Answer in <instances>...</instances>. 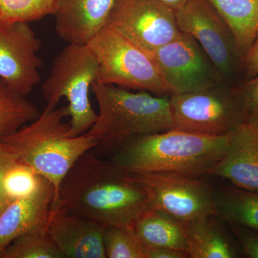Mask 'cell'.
I'll return each instance as SVG.
<instances>
[{
	"mask_svg": "<svg viewBox=\"0 0 258 258\" xmlns=\"http://www.w3.org/2000/svg\"><path fill=\"white\" fill-rule=\"evenodd\" d=\"M180 31L196 40L222 79H230L242 59L232 32L208 0H187L175 12Z\"/></svg>",
	"mask_w": 258,
	"mask_h": 258,
	"instance_id": "obj_11",
	"label": "cell"
},
{
	"mask_svg": "<svg viewBox=\"0 0 258 258\" xmlns=\"http://www.w3.org/2000/svg\"><path fill=\"white\" fill-rule=\"evenodd\" d=\"M246 77L252 79L258 75V35L250 48L242 58Z\"/></svg>",
	"mask_w": 258,
	"mask_h": 258,
	"instance_id": "obj_28",
	"label": "cell"
},
{
	"mask_svg": "<svg viewBox=\"0 0 258 258\" xmlns=\"http://www.w3.org/2000/svg\"><path fill=\"white\" fill-rule=\"evenodd\" d=\"M1 138L2 137H0V212L8 205L2 191V179H3V174L10 164L18 160L17 156L2 141Z\"/></svg>",
	"mask_w": 258,
	"mask_h": 258,
	"instance_id": "obj_27",
	"label": "cell"
},
{
	"mask_svg": "<svg viewBox=\"0 0 258 258\" xmlns=\"http://www.w3.org/2000/svg\"><path fill=\"white\" fill-rule=\"evenodd\" d=\"M171 95L205 91L223 81L200 44L194 37L180 32L174 40L152 52Z\"/></svg>",
	"mask_w": 258,
	"mask_h": 258,
	"instance_id": "obj_9",
	"label": "cell"
},
{
	"mask_svg": "<svg viewBox=\"0 0 258 258\" xmlns=\"http://www.w3.org/2000/svg\"><path fill=\"white\" fill-rule=\"evenodd\" d=\"M115 0H57L55 32L69 44L87 45L106 25Z\"/></svg>",
	"mask_w": 258,
	"mask_h": 258,
	"instance_id": "obj_15",
	"label": "cell"
},
{
	"mask_svg": "<svg viewBox=\"0 0 258 258\" xmlns=\"http://www.w3.org/2000/svg\"><path fill=\"white\" fill-rule=\"evenodd\" d=\"M132 230L146 246L168 247L187 253L184 222L165 212L149 209L137 219Z\"/></svg>",
	"mask_w": 258,
	"mask_h": 258,
	"instance_id": "obj_18",
	"label": "cell"
},
{
	"mask_svg": "<svg viewBox=\"0 0 258 258\" xmlns=\"http://www.w3.org/2000/svg\"><path fill=\"white\" fill-rule=\"evenodd\" d=\"M103 242L106 257L147 258V247L132 229L106 227Z\"/></svg>",
	"mask_w": 258,
	"mask_h": 258,
	"instance_id": "obj_24",
	"label": "cell"
},
{
	"mask_svg": "<svg viewBox=\"0 0 258 258\" xmlns=\"http://www.w3.org/2000/svg\"><path fill=\"white\" fill-rule=\"evenodd\" d=\"M98 69L87 45L69 44L56 56L42 83L46 106L55 108L62 98L69 102L71 137L86 133L96 122L98 113L90 102L89 90L96 81Z\"/></svg>",
	"mask_w": 258,
	"mask_h": 258,
	"instance_id": "obj_6",
	"label": "cell"
},
{
	"mask_svg": "<svg viewBox=\"0 0 258 258\" xmlns=\"http://www.w3.org/2000/svg\"><path fill=\"white\" fill-rule=\"evenodd\" d=\"M106 25L149 53L181 32L175 11L160 0H115Z\"/></svg>",
	"mask_w": 258,
	"mask_h": 258,
	"instance_id": "obj_10",
	"label": "cell"
},
{
	"mask_svg": "<svg viewBox=\"0 0 258 258\" xmlns=\"http://www.w3.org/2000/svg\"><path fill=\"white\" fill-rule=\"evenodd\" d=\"M68 106H46L36 119L1 139L18 157L31 166L54 188L52 208L58 198L61 183L76 161L96 147V140L87 133L71 137Z\"/></svg>",
	"mask_w": 258,
	"mask_h": 258,
	"instance_id": "obj_3",
	"label": "cell"
},
{
	"mask_svg": "<svg viewBox=\"0 0 258 258\" xmlns=\"http://www.w3.org/2000/svg\"><path fill=\"white\" fill-rule=\"evenodd\" d=\"M216 216L206 215L184 222L189 257H236L233 247L215 219Z\"/></svg>",
	"mask_w": 258,
	"mask_h": 258,
	"instance_id": "obj_17",
	"label": "cell"
},
{
	"mask_svg": "<svg viewBox=\"0 0 258 258\" xmlns=\"http://www.w3.org/2000/svg\"><path fill=\"white\" fill-rule=\"evenodd\" d=\"M33 169L21 161L16 160L10 164L2 179V191L8 204L15 200L32 196L37 192L45 182Z\"/></svg>",
	"mask_w": 258,
	"mask_h": 258,
	"instance_id": "obj_22",
	"label": "cell"
},
{
	"mask_svg": "<svg viewBox=\"0 0 258 258\" xmlns=\"http://www.w3.org/2000/svg\"><path fill=\"white\" fill-rule=\"evenodd\" d=\"M160 1L176 12V10H179L184 6L187 0H160Z\"/></svg>",
	"mask_w": 258,
	"mask_h": 258,
	"instance_id": "obj_32",
	"label": "cell"
},
{
	"mask_svg": "<svg viewBox=\"0 0 258 258\" xmlns=\"http://www.w3.org/2000/svg\"><path fill=\"white\" fill-rule=\"evenodd\" d=\"M57 0H0V20L29 23L53 15Z\"/></svg>",
	"mask_w": 258,
	"mask_h": 258,
	"instance_id": "obj_25",
	"label": "cell"
},
{
	"mask_svg": "<svg viewBox=\"0 0 258 258\" xmlns=\"http://www.w3.org/2000/svg\"><path fill=\"white\" fill-rule=\"evenodd\" d=\"M245 121L258 135V109L249 115Z\"/></svg>",
	"mask_w": 258,
	"mask_h": 258,
	"instance_id": "obj_31",
	"label": "cell"
},
{
	"mask_svg": "<svg viewBox=\"0 0 258 258\" xmlns=\"http://www.w3.org/2000/svg\"><path fill=\"white\" fill-rule=\"evenodd\" d=\"M245 254L249 257L258 258V235L243 230H235Z\"/></svg>",
	"mask_w": 258,
	"mask_h": 258,
	"instance_id": "obj_29",
	"label": "cell"
},
{
	"mask_svg": "<svg viewBox=\"0 0 258 258\" xmlns=\"http://www.w3.org/2000/svg\"><path fill=\"white\" fill-rule=\"evenodd\" d=\"M230 134L212 136L172 128L140 136L115 151L111 161L129 173L207 174L227 152Z\"/></svg>",
	"mask_w": 258,
	"mask_h": 258,
	"instance_id": "obj_2",
	"label": "cell"
},
{
	"mask_svg": "<svg viewBox=\"0 0 258 258\" xmlns=\"http://www.w3.org/2000/svg\"><path fill=\"white\" fill-rule=\"evenodd\" d=\"M91 88L99 112L86 133L96 140L100 154L115 152L136 137L174 128L169 97L97 82Z\"/></svg>",
	"mask_w": 258,
	"mask_h": 258,
	"instance_id": "obj_4",
	"label": "cell"
},
{
	"mask_svg": "<svg viewBox=\"0 0 258 258\" xmlns=\"http://www.w3.org/2000/svg\"><path fill=\"white\" fill-rule=\"evenodd\" d=\"M207 174L228 180L240 189L258 192V135L247 122L230 134L227 152Z\"/></svg>",
	"mask_w": 258,
	"mask_h": 258,
	"instance_id": "obj_14",
	"label": "cell"
},
{
	"mask_svg": "<svg viewBox=\"0 0 258 258\" xmlns=\"http://www.w3.org/2000/svg\"><path fill=\"white\" fill-rule=\"evenodd\" d=\"M105 226L66 211L51 208L47 230L64 258H106Z\"/></svg>",
	"mask_w": 258,
	"mask_h": 258,
	"instance_id": "obj_13",
	"label": "cell"
},
{
	"mask_svg": "<svg viewBox=\"0 0 258 258\" xmlns=\"http://www.w3.org/2000/svg\"><path fill=\"white\" fill-rule=\"evenodd\" d=\"M54 188L47 180L37 192L8 204L0 212V254L18 237L47 227Z\"/></svg>",
	"mask_w": 258,
	"mask_h": 258,
	"instance_id": "obj_16",
	"label": "cell"
},
{
	"mask_svg": "<svg viewBox=\"0 0 258 258\" xmlns=\"http://www.w3.org/2000/svg\"><path fill=\"white\" fill-rule=\"evenodd\" d=\"M217 216L258 231V192L240 188L215 190Z\"/></svg>",
	"mask_w": 258,
	"mask_h": 258,
	"instance_id": "obj_20",
	"label": "cell"
},
{
	"mask_svg": "<svg viewBox=\"0 0 258 258\" xmlns=\"http://www.w3.org/2000/svg\"><path fill=\"white\" fill-rule=\"evenodd\" d=\"M232 32L242 58L258 35V0H208Z\"/></svg>",
	"mask_w": 258,
	"mask_h": 258,
	"instance_id": "obj_19",
	"label": "cell"
},
{
	"mask_svg": "<svg viewBox=\"0 0 258 258\" xmlns=\"http://www.w3.org/2000/svg\"><path fill=\"white\" fill-rule=\"evenodd\" d=\"M40 113L34 103L0 79V137L17 132Z\"/></svg>",
	"mask_w": 258,
	"mask_h": 258,
	"instance_id": "obj_21",
	"label": "cell"
},
{
	"mask_svg": "<svg viewBox=\"0 0 258 258\" xmlns=\"http://www.w3.org/2000/svg\"><path fill=\"white\" fill-rule=\"evenodd\" d=\"M169 101L174 128L179 130L226 135L246 120L232 91L229 92L220 85L205 91L170 95Z\"/></svg>",
	"mask_w": 258,
	"mask_h": 258,
	"instance_id": "obj_7",
	"label": "cell"
},
{
	"mask_svg": "<svg viewBox=\"0 0 258 258\" xmlns=\"http://www.w3.org/2000/svg\"><path fill=\"white\" fill-rule=\"evenodd\" d=\"M40 41L27 23L0 20V79L26 96L40 82Z\"/></svg>",
	"mask_w": 258,
	"mask_h": 258,
	"instance_id": "obj_12",
	"label": "cell"
},
{
	"mask_svg": "<svg viewBox=\"0 0 258 258\" xmlns=\"http://www.w3.org/2000/svg\"><path fill=\"white\" fill-rule=\"evenodd\" d=\"M87 45L98 62L96 82L158 96L171 95L152 54L114 28L106 25Z\"/></svg>",
	"mask_w": 258,
	"mask_h": 258,
	"instance_id": "obj_5",
	"label": "cell"
},
{
	"mask_svg": "<svg viewBox=\"0 0 258 258\" xmlns=\"http://www.w3.org/2000/svg\"><path fill=\"white\" fill-rule=\"evenodd\" d=\"M147 258H186L189 257L186 252L176 249L155 246H146Z\"/></svg>",
	"mask_w": 258,
	"mask_h": 258,
	"instance_id": "obj_30",
	"label": "cell"
},
{
	"mask_svg": "<svg viewBox=\"0 0 258 258\" xmlns=\"http://www.w3.org/2000/svg\"><path fill=\"white\" fill-rule=\"evenodd\" d=\"M57 207L106 227L131 229L151 209L147 194L131 173L111 160L100 159L91 150L83 154L64 176L52 208Z\"/></svg>",
	"mask_w": 258,
	"mask_h": 258,
	"instance_id": "obj_1",
	"label": "cell"
},
{
	"mask_svg": "<svg viewBox=\"0 0 258 258\" xmlns=\"http://www.w3.org/2000/svg\"><path fill=\"white\" fill-rule=\"evenodd\" d=\"M143 188L151 209L186 222L217 215L215 189L192 176L173 172L131 173Z\"/></svg>",
	"mask_w": 258,
	"mask_h": 258,
	"instance_id": "obj_8",
	"label": "cell"
},
{
	"mask_svg": "<svg viewBox=\"0 0 258 258\" xmlns=\"http://www.w3.org/2000/svg\"><path fill=\"white\" fill-rule=\"evenodd\" d=\"M0 258H64V256L45 227L18 237L0 254Z\"/></svg>",
	"mask_w": 258,
	"mask_h": 258,
	"instance_id": "obj_23",
	"label": "cell"
},
{
	"mask_svg": "<svg viewBox=\"0 0 258 258\" xmlns=\"http://www.w3.org/2000/svg\"><path fill=\"white\" fill-rule=\"evenodd\" d=\"M246 118L258 109V75L232 91Z\"/></svg>",
	"mask_w": 258,
	"mask_h": 258,
	"instance_id": "obj_26",
	"label": "cell"
}]
</instances>
